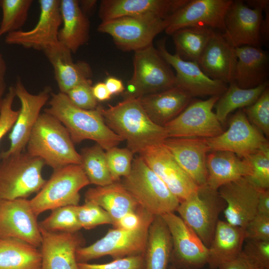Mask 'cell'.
Here are the masks:
<instances>
[{
	"mask_svg": "<svg viewBox=\"0 0 269 269\" xmlns=\"http://www.w3.org/2000/svg\"><path fill=\"white\" fill-rule=\"evenodd\" d=\"M168 24V18L151 15L124 16L102 21L97 30L111 36L120 49L135 52L152 45L154 38Z\"/></svg>",
	"mask_w": 269,
	"mask_h": 269,
	"instance_id": "30bf717a",
	"label": "cell"
},
{
	"mask_svg": "<svg viewBox=\"0 0 269 269\" xmlns=\"http://www.w3.org/2000/svg\"><path fill=\"white\" fill-rule=\"evenodd\" d=\"M245 230L247 239L269 241V216L257 214Z\"/></svg>",
	"mask_w": 269,
	"mask_h": 269,
	"instance_id": "c3c4849f",
	"label": "cell"
},
{
	"mask_svg": "<svg viewBox=\"0 0 269 269\" xmlns=\"http://www.w3.org/2000/svg\"><path fill=\"white\" fill-rule=\"evenodd\" d=\"M249 121L267 138L269 136V88L252 105L243 108Z\"/></svg>",
	"mask_w": 269,
	"mask_h": 269,
	"instance_id": "b9f144b4",
	"label": "cell"
},
{
	"mask_svg": "<svg viewBox=\"0 0 269 269\" xmlns=\"http://www.w3.org/2000/svg\"><path fill=\"white\" fill-rule=\"evenodd\" d=\"M26 146L29 155L41 159L54 170L81 164L80 154L65 127L45 113L39 115Z\"/></svg>",
	"mask_w": 269,
	"mask_h": 269,
	"instance_id": "3957f363",
	"label": "cell"
},
{
	"mask_svg": "<svg viewBox=\"0 0 269 269\" xmlns=\"http://www.w3.org/2000/svg\"><path fill=\"white\" fill-rule=\"evenodd\" d=\"M243 253L261 269H269V241L247 239Z\"/></svg>",
	"mask_w": 269,
	"mask_h": 269,
	"instance_id": "f6af8a7d",
	"label": "cell"
},
{
	"mask_svg": "<svg viewBox=\"0 0 269 269\" xmlns=\"http://www.w3.org/2000/svg\"><path fill=\"white\" fill-rule=\"evenodd\" d=\"M155 216L148 213L140 226L127 231L110 229L106 234L90 246L79 248L76 254L78 263H87L105 256L115 259L144 254L149 227Z\"/></svg>",
	"mask_w": 269,
	"mask_h": 269,
	"instance_id": "ba28073f",
	"label": "cell"
},
{
	"mask_svg": "<svg viewBox=\"0 0 269 269\" xmlns=\"http://www.w3.org/2000/svg\"><path fill=\"white\" fill-rule=\"evenodd\" d=\"M106 157L108 168L114 182L131 172L134 153L128 148L115 146L106 150Z\"/></svg>",
	"mask_w": 269,
	"mask_h": 269,
	"instance_id": "ab89813d",
	"label": "cell"
},
{
	"mask_svg": "<svg viewBox=\"0 0 269 269\" xmlns=\"http://www.w3.org/2000/svg\"><path fill=\"white\" fill-rule=\"evenodd\" d=\"M62 27L58 35L59 42L75 53L89 40L90 21L79 1L61 0L60 3Z\"/></svg>",
	"mask_w": 269,
	"mask_h": 269,
	"instance_id": "f546056e",
	"label": "cell"
},
{
	"mask_svg": "<svg viewBox=\"0 0 269 269\" xmlns=\"http://www.w3.org/2000/svg\"><path fill=\"white\" fill-rule=\"evenodd\" d=\"M49 107L44 112L49 114L65 127L74 143L90 139L106 150L117 146L123 139L106 124L99 106L85 110L74 105L65 93H51Z\"/></svg>",
	"mask_w": 269,
	"mask_h": 269,
	"instance_id": "7a4b0ae2",
	"label": "cell"
},
{
	"mask_svg": "<svg viewBox=\"0 0 269 269\" xmlns=\"http://www.w3.org/2000/svg\"><path fill=\"white\" fill-rule=\"evenodd\" d=\"M166 39L157 43V50L176 71V87L190 94L192 97L221 96L227 90L225 83L207 76L196 62L183 60L176 54L170 53L166 47Z\"/></svg>",
	"mask_w": 269,
	"mask_h": 269,
	"instance_id": "2e32d148",
	"label": "cell"
},
{
	"mask_svg": "<svg viewBox=\"0 0 269 269\" xmlns=\"http://www.w3.org/2000/svg\"><path fill=\"white\" fill-rule=\"evenodd\" d=\"M37 217L29 200H0V238L17 239L40 247L42 235Z\"/></svg>",
	"mask_w": 269,
	"mask_h": 269,
	"instance_id": "9a60e30c",
	"label": "cell"
},
{
	"mask_svg": "<svg viewBox=\"0 0 269 269\" xmlns=\"http://www.w3.org/2000/svg\"><path fill=\"white\" fill-rule=\"evenodd\" d=\"M250 163L252 174L248 177L262 189L269 188V144L245 158Z\"/></svg>",
	"mask_w": 269,
	"mask_h": 269,
	"instance_id": "60d3db41",
	"label": "cell"
},
{
	"mask_svg": "<svg viewBox=\"0 0 269 269\" xmlns=\"http://www.w3.org/2000/svg\"><path fill=\"white\" fill-rule=\"evenodd\" d=\"M250 7L253 8H259L263 12L269 8V1L268 0H250L245 2Z\"/></svg>",
	"mask_w": 269,
	"mask_h": 269,
	"instance_id": "9f6ffc18",
	"label": "cell"
},
{
	"mask_svg": "<svg viewBox=\"0 0 269 269\" xmlns=\"http://www.w3.org/2000/svg\"><path fill=\"white\" fill-rule=\"evenodd\" d=\"M5 83L4 79V76L0 75V112L3 102V95L5 89Z\"/></svg>",
	"mask_w": 269,
	"mask_h": 269,
	"instance_id": "680465c9",
	"label": "cell"
},
{
	"mask_svg": "<svg viewBox=\"0 0 269 269\" xmlns=\"http://www.w3.org/2000/svg\"><path fill=\"white\" fill-rule=\"evenodd\" d=\"M104 83L112 96L122 93L125 90L123 82L117 78L108 77Z\"/></svg>",
	"mask_w": 269,
	"mask_h": 269,
	"instance_id": "db71d44e",
	"label": "cell"
},
{
	"mask_svg": "<svg viewBox=\"0 0 269 269\" xmlns=\"http://www.w3.org/2000/svg\"><path fill=\"white\" fill-rule=\"evenodd\" d=\"M206 139L210 151H230L242 158H246L269 144L267 138L251 123L242 109L231 117L226 131Z\"/></svg>",
	"mask_w": 269,
	"mask_h": 269,
	"instance_id": "4fadbf2b",
	"label": "cell"
},
{
	"mask_svg": "<svg viewBox=\"0 0 269 269\" xmlns=\"http://www.w3.org/2000/svg\"><path fill=\"white\" fill-rule=\"evenodd\" d=\"M263 16L262 9L251 8L242 0H233L225 17L223 36L235 48L243 46L261 47Z\"/></svg>",
	"mask_w": 269,
	"mask_h": 269,
	"instance_id": "ffe728a7",
	"label": "cell"
},
{
	"mask_svg": "<svg viewBox=\"0 0 269 269\" xmlns=\"http://www.w3.org/2000/svg\"><path fill=\"white\" fill-rule=\"evenodd\" d=\"M32 0H2V16L0 25V37L20 30L25 23Z\"/></svg>",
	"mask_w": 269,
	"mask_h": 269,
	"instance_id": "74e56055",
	"label": "cell"
},
{
	"mask_svg": "<svg viewBox=\"0 0 269 269\" xmlns=\"http://www.w3.org/2000/svg\"><path fill=\"white\" fill-rule=\"evenodd\" d=\"M43 160L27 152L12 155L0 162V200L26 198L38 192L46 182Z\"/></svg>",
	"mask_w": 269,
	"mask_h": 269,
	"instance_id": "8992f818",
	"label": "cell"
},
{
	"mask_svg": "<svg viewBox=\"0 0 269 269\" xmlns=\"http://www.w3.org/2000/svg\"><path fill=\"white\" fill-rule=\"evenodd\" d=\"M161 217L171 237V265L178 269H200L207 265L208 248L195 231L174 212Z\"/></svg>",
	"mask_w": 269,
	"mask_h": 269,
	"instance_id": "7c38bea8",
	"label": "cell"
},
{
	"mask_svg": "<svg viewBox=\"0 0 269 269\" xmlns=\"http://www.w3.org/2000/svg\"><path fill=\"white\" fill-rule=\"evenodd\" d=\"M172 249L171 237L161 216H155L148 229L145 269H167Z\"/></svg>",
	"mask_w": 269,
	"mask_h": 269,
	"instance_id": "d6a6232c",
	"label": "cell"
},
{
	"mask_svg": "<svg viewBox=\"0 0 269 269\" xmlns=\"http://www.w3.org/2000/svg\"><path fill=\"white\" fill-rule=\"evenodd\" d=\"M246 239L245 228L219 220L208 247L209 268L217 269L222 264L236 258L242 253Z\"/></svg>",
	"mask_w": 269,
	"mask_h": 269,
	"instance_id": "4dcf8cb0",
	"label": "cell"
},
{
	"mask_svg": "<svg viewBox=\"0 0 269 269\" xmlns=\"http://www.w3.org/2000/svg\"><path fill=\"white\" fill-rule=\"evenodd\" d=\"M226 206L218 190L206 184L199 187L181 201L176 211L208 248L219 220V215Z\"/></svg>",
	"mask_w": 269,
	"mask_h": 269,
	"instance_id": "9c48e42d",
	"label": "cell"
},
{
	"mask_svg": "<svg viewBox=\"0 0 269 269\" xmlns=\"http://www.w3.org/2000/svg\"><path fill=\"white\" fill-rule=\"evenodd\" d=\"M122 184L139 206L154 216L174 212L180 203L140 156L133 159L131 172Z\"/></svg>",
	"mask_w": 269,
	"mask_h": 269,
	"instance_id": "277c9868",
	"label": "cell"
},
{
	"mask_svg": "<svg viewBox=\"0 0 269 269\" xmlns=\"http://www.w3.org/2000/svg\"><path fill=\"white\" fill-rule=\"evenodd\" d=\"M237 61L235 48L214 31L197 63L209 78L227 85L234 82Z\"/></svg>",
	"mask_w": 269,
	"mask_h": 269,
	"instance_id": "d4e9b609",
	"label": "cell"
},
{
	"mask_svg": "<svg viewBox=\"0 0 269 269\" xmlns=\"http://www.w3.org/2000/svg\"><path fill=\"white\" fill-rule=\"evenodd\" d=\"M92 90L93 96L97 102L106 101L111 98L112 95L104 82L96 83L92 86Z\"/></svg>",
	"mask_w": 269,
	"mask_h": 269,
	"instance_id": "816d5d0a",
	"label": "cell"
},
{
	"mask_svg": "<svg viewBox=\"0 0 269 269\" xmlns=\"http://www.w3.org/2000/svg\"><path fill=\"white\" fill-rule=\"evenodd\" d=\"M192 98L184 90L174 87L139 99L143 108L151 121L164 127L188 106Z\"/></svg>",
	"mask_w": 269,
	"mask_h": 269,
	"instance_id": "83f0119b",
	"label": "cell"
},
{
	"mask_svg": "<svg viewBox=\"0 0 269 269\" xmlns=\"http://www.w3.org/2000/svg\"><path fill=\"white\" fill-rule=\"evenodd\" d=\"M14 87L21 107L9 135V147L1 153V159L23 152L40 111L50 98L51 91L50 87L47 86L37 94H31L19 78H17Z\"/></svg>",
	"mask_w": 269,
	"mask_h": 269,
	"instance_id": "5bb4252c",
	"label": "cell"
},
{
	"mask_svg": "<svg viewBox=\"0 0 269 269\" xmlns=\"http://www.w3.org/2000/svg\"><path fill=\"white\" fill-rule=\"evenodd\" d=\"M217 269H261L253 263L243 253L235 259L221 265Z\"/></svg>",
	"mask_w": 269,
	"mask_h": 269,
	"instance_id": "f907efd6",
	"label": "cell"
},
{
	"mask_svg": "<svg viewBox=\"0 0 269 269\" xmlns=\"http://www.w3.org/2000/svg\"><path fill=\"white\" fill-rule=\"evenodd\" d=\"M162 144L198 187L206 185V158L210 151L206 138L168 137Z\"/></svg>",
	"mask_w": 269,
	"mask_h": 269,
	"instance_id": "7402d4cb",
	"label": "cell"
},
{
	"mask_svg": "<svg viewBox=\"0 0 269 269\" xmlns=\"http://www.w3.org/2000/svg\"><path fill=\"white\" fill-rule=\"evenodd\" d=\"M148 212L139 207L136 210L124 215L113 225L114 228L124 230L132 231L139 228Z\"/></svg>",
	"mask_w": 269,
	"mask_h": 269,
	"instance_id": "681fc988",
	"label": "cell"
},
{
	"mask_svg": "<svg viewBox=\"0 0 269 269\" xmlns=\"http://www.w3.org/2000/svg\"><path fill=\"white\" fill-rule=\"evenodd\" d=\"M261 189L248 177L221 186L218 191L226 204L223 211L227 222L245 228L257 214Z\"/></svg>",
	"mask_w": 269,
	"mask_h": 269,
	"instance_id": "44dd1931",
	"label": "cell"
},
{
	"mask_svg": "<svg viewBox=\"0 0 269 269\" xmlns=\"http://www.w3.org/2000/svg\"><path fill=\"white\" fill-rule=\"evenodd\" d=\"M43 51L53 68L60 92L66 94L79 84L92 82L90 65L83 61L73 62L72 53L59 42Z\"/></svg>",
	"mask_w": 269,
	"mask_h": 269,
	"instance_id": "484cf974",
	"label": "cell"
},
{
	"mask_svg": "<svg viewBox=\"0 0 269 269\" xmlns=\"http://www.w3.org/2000/svg\"><path fill=\"white\" fill-rule=\"evenodd\" d=\"M229 85L226 91L219 97L215 105V114L221 124L226 122L231 112L253 104L269 87V82L250 89L241 88L235 82Z\"/></svg>",
	"mask_w": 269,
	"mask_h": 269,
	"instance_id": "d590c367",
	"label": "cell"
},
{
	"mask_svg": "<svg viewBox=\"0 0 269 269\" xmlns=\"http://www.w3.org/2000/svg\"><path fill=\"white\" fill-rule=\"evenodd\" d=\"M261 22L260 33L262 44H267L269 39V8L265 10Z\"/></svg>",
	"mask_w": 269,
	"mask_h": 269,
	"instance_id": "11a10c76",
	"label": "cell"
},
{
	"mask_svg": "<svg viewBox=\"0 0 269 269\" xmlns=\"http://www.w3.org/2000/svg\"><path fill=\"white\" fill-rule=\"evenodd\" d=\"M40 15L35 26L29 30H18L7 34L5 42L43 51L58 43L62 24L59 0H39Z\"/></svg>",
	"mask_w": 269,
	"mask_h": 269,
	"instance_id": "e0dca14e",
	"label": "cell"
},
{
	"mask_svg": "<svg viewBox=\"0 0 269 269\" xmlns=\"http://www.w3.org/2000/svg\"><path fill=\"white\" fill-rule=\"evenodd\" d=\"M81 166L90 184L105 186L114 182L111 176L104 149L98 144L83 148Z\"/></svg>",
	"mask_w": 269,
	"mask_h": 269,
	"instance_id": "8d00e7d4",
	"label": "cell"
},
{
	"mask_svg": "<svg viewBox=\"0 0 269 269\" xmlns=\"http://www.w3.org/2000/svg\"><path fill=\"white\" fill-rule=\"evenodd\" d=\"M6 69V64L1 55L0 54V75L4 76Z\"/></svg>",
	"mask_w": 269,
	"mask_h": 269,
	"instance_id": "91938a15",
	"label": "cell"
},
{
	"mask_svg": "<svg viewBox=\"0 0 269 269\" xmlns=\"http://www.w3.org/2000/svg\"><path fill=\"white\" fill-rule=\"evenodd\" d=\"M85 202H91L102 207L110 215L113 224L139 207L123 184L117 181L89 188L85 193Z\"/></svg>",
	"mask_w": 269,
	"mask_h": 269,
	"instance_id": "1f68e13d",
	"label": "cell"
},
{
	"mask_svg": "<svg viewBox=\"0 0 269 269\" xmlns=\"http://www.w3.org/2000/svg\"><path fill=\"white\" fill-rule=\"evenodd\" d=\"M188 0H103L99 16L105 21L124 16H156L166 19Z\"/></svg>",
	"mask_w": 269,
	"mask_h": 269,
	"instance_id": "cb8c5ba5",
	"label": "cell"
},
{
	"mask_svg": "<svg viewBox=\"0 0 269 269\" xmlns=\"http://www.w3.org/2000/svg\"><path fill=\"white\" fill-rule=\"evenodd\" d=\"M77 206H66L52 210L50 215L39 223L40 228L52 232H77L82 228L77 216Z\"/></svg>",
	"mask_w": 269,
	"mask_h": 269,
	"instance_id": "f35d334b",
	"label": "cell"
},
{
	"mask_svg": "<svg viewBox=\"0 0 269 269\" xmlns=\"http://www.w3.org/2000/svg\"><path fill=\"white\" fill-rule=\"evenodd\" d=\"M167 269H178L175 268L174 266H173L172 265H170V266H168Z\"/></svg>",
	"mask_w": 269,
	"mask_h": 269,
	"instance_id": "94428289",
	"label": "cell"
},
{
	"mask_svg": "<svg viewBox=\"0 0 269 269\" xmlns=\"http://www.w3.org/2000/svg\"><path fill=\"white\" fill-rule=\"evenodd\" d=\"M37 248L20 240L0 238V269H41Z\"/></svg>",
	"mask_w": 269,
	"mask_h": 269,
	"instance_id": "836d02e7",
	"label": "cell"
},
{
	"mask_svg": "<svg viewBox=\"0 0 269 269\" xmlns=\"http://www.w3.org/2000/svg\"><path fill=\"white\" fill-rule=\"evenodd\" d=\"M133 67L124 99L140 98L176 87L175 75L153 44L134 52Z\"/></svg>",
	"mask_w": 269,
	"mask_h": 269,
	"instance_id": "5b68a950",
	"label": "cell"
},
{
	"mask_svg": "<svg viewBox=\"0 0 269 269\" xmlns=\"http://www.w3.org/2000/svg\"><path fill=\"white\" fill-rule=\"evenodd\" d=\"M232 0H190L168 17L165 33L171 35L180 29L202 26L224 31L226 12Z\"/></svg>",
	"mask_w": 269,
	"mask_h": 269,
	"instance_id": "ac0fdd59",
	"label": "cell"
},
{
	"mask_svg": "<svg viewBox=\"0 0 269 269\" xmlns=\"http://www.w3.org/2000/svg\"><path fill=\"white\" fill-rule=\"evenodd\" d=\"M237 58L234 82L243 89L253 88L269 82V54L261 47L235 48Z\"/></svg>",
	"mask_w": 269,
	"mask_h": 269,
	"instance_id": "4316f807",
	"label": "cell"
},
{
	"mask_svg": "<svg viewBox=\"0 0 269 269\" xmlns=\"http://www.w3.org/2000/svg\"><path fill=\"white\" fill-rule=\"evenodd\" d=\"M79 269H145L144 254L115 259L105 264L78 263Z\"/></svg>",
	"mask_w": 269,
	"mask_h": 269,
	"instance_id": "ee69618b",
	"label": "cell"
},
{
	"mask_svg": "<svg viewBox=\"0 0 269 269\" xmlns=\"http://www.w3.org/2000/svg\"><path fill=\"white\" fill-rule=\"evenodd\" d=\"M0 4H1V0H0Z\"/></svg>",
	"mask_w": 269,
	"mask_h": 269,
	"instance_id": "6125c7cd",
	"label": "cell"
},
{
	"mask_svg": "<svg viewBox=\"0 0 269 269\" xmlns=\"http://www.w3.org/2000/svg\"><path fill=\"white\" fill-rule=\"evenodd\" d=\"M139 156L180 202L198 188L162 143L147 147Z\"/></svg>",
	"mask_w": 269,
	"mask_h": 269,
	"instance_id": "d6986e66",
	"label": "cell"
},
{
	"mask_svg": "<svg viewBox=\"0 0 269 269\" xmlns=\"http://www.w3.org/2000/svg\"><path fill=\"white\" fill-rule=\"evenodd\" d=\"M92 82L79 84L70 90L66 94L70 101L77 107L85 110H94L97 107V101L92 93Z\"/></svg>",
	"mask_w": 269,
	"mask_h": 269,
	"instance_id": "7dc6e473",
	"label": "cell"
},
{
	"mask_svg": "<svg viewBox=\"0 0 269 269\" xmlns=\"http://www.w3.org/2000/svg\"><path fill=\"white\" fill-rule=\"evenodd\" d=\"M76 212L81 228L85 229H91L100 225L113 224L111 217L107 211L91 202H85L82 205H77Z\"/></svg>",
	"mask_w": 269,
	"mask_h": 269,
	"instance_id": "7bdbcfd3",
	"label": "cell"
},
{
	"mask_svg": "<svg viewBox=\"0 0 269 269\" xmlns=\"http://www.w3.org/2000/svg\"><path fill=\"white\" fill-rule=\"evenodd\" d=\"M106 124L134 153L162 143L168 138L164 127L155 124L143 108L139 98H129L107 108L99 106Z\"/></svg>",
	"mask_w": 269,
	"mask_h": 269,
	"instance_id": "6da1fadb",
	"label": "cell"
},
{
	"mask_svg": "<svg viewBox=\"0 0 269 269\" xmlns=\"http://www.w3.org/2000/svg\"><path fill=\"white\" fill-rule=\"evenodd\" d=\"M219 98L192 100L179 115L164 126L168 137L208 138L221 134V124L212 110Z\"/></svg>",
	"mask_w": 269,
	"mask_h": 269,
	"instance_id": "8fae6325",
	"label": "cell"
},
{
	"mask_svg": "<svg viewBox=\"0 0 269 269\" xmlns=\"http://www.w3.org/2000/svg\"><path fill=\"white\" fill-rule=\"evenodd\" d=\"M90 184L80 164H70L54 169L49 179L31 200L37 216L48 210L69 205H78L80 190Z\"/></svg>",
	"mask_w": 269,
	"mask_h": 269,
	"instance_id": "52a82bcc",
	"label": "cell"
},
{
	"mask_svg": "<svg viewBox=\"0 0 269 269\" xmlns=\"http://www.w3.org/2000/svg\"><path fill=\"white\" fill-rule=\"evenodd\" d=\"M96 0H82L79 2L80 6L84 11L91 10L96 5Z\"/></svg>",
	"mask_w": 269,
	"mask_h": 269,
	"instance_id": "6f0895ef",
	"label": "cell"
},
{
	"mask_svg": "<svg viewBox=\"0 0 269 269\" xmlns=\"http://www.w3.org/2000/svg\"><path fill=\"white\" fill-rule=\"evenodd\" d=\"M207 185L218 190L222 185L252 174L251 166L245 158L227 151H213L207 155Z\"/></svg>",
	"mask_w": 269,
	"mask_h": 269,
	"instance_id": "f1b7e54d",
	"label": "cell"
},
{
	"mask_svg": "<svg viewBox=\"0 0 269 269\" xmlns=\"http://www.w3.org/2000/svg\"><path fill=\"white\" fill-rule=\"evenodd\" d=\"M40 229L41 269H79L76 254L82 239L77 232H52Z\"/></svg>",
	"mask_w": 269,
	"mask_h": 269,
	"instance_id": "603a6c76",
	"label": "cell"
},
{
	"mask_svg": "<svg viewBox=\"0 0 269 269\" xmlns=\"http://www.w3.org/2000/svg\"><path fill=\"white\" fill-rule=\"evenodd\" d=\"M16 94L14 86H10L4 97L0 112V141L14 125L19 110L12 109V104Z\"/></svg>",
	"mask_w": 269,
	"mask_h": 269,
	"instance_id": "bcb514c9",
	"label": "cell"
},
{
	"mask_svg": "<svg viewBox=\"0 0 269 269\" xmlns=\"http://www.w3.org/2000/svg\"><path fill=\"white\" fill-rule=\"evenodd\" d=\"M257 214L269 216V190L261 189L257 206Z\"/></svg>",
	"mask_w": 269,
	"mask_h": 269,
	"instance_id": "f5cc1de1",
	"label": "cell"
},
{
	"mask_svg": "<svg viewBox=\"0 0 269 269\" xmlns=\"http://www.w3.org/2000/svg\"><path fill=\"white\" fill-rule=\"evenodd\" d=\"M214 31L202 26L187 27L176 30L171 35L175 54L183 60L197 62Z\"/></svg>",
	"mask_w": 269,
	"mask_h": 269,
	"instance_id": "e575fe53",
	"label": "cell"
}]
</instances>
